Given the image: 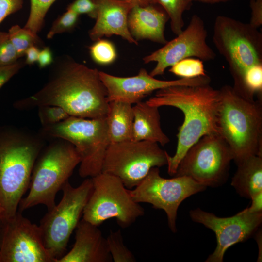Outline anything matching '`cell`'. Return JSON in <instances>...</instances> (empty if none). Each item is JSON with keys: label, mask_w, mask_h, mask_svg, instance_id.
I'll use <instances>...</instances> for the list:
<instances>
[{"label": "cell", "mask_w": 262, "mask_h": 262, "mask_svg": "<svg viewBox=\"0 0 262 262\" xmlns=\"http://www.w3.org/2000/svg\"><path fill=\"white\" fill-rule=\"evenodd\" d=\"M89 52L92 60L100 65L113 63L117 58V51L114 44L110 41L99 39L89 47Z\"/></svg>", "instance_id": "cell-27"}, {"label": "cell", "mask_w": 262, "mask_h": 262, "mask_svg": "<svg viewBox=\"0 0 262 262\" xmlns=\"http://www.w3.org/2000/svg\"><path fill=\"white\" fill-rule=\"evenodd\" d=\"M233 160L230 149L219 134L200 138L187 150L174 176H187L212 188L226 183Z\"/></svg>", "instance_id": "cell-11"}, {"label": "cell", "mask_w": 262, "mask_h": 262, "mask_svg": "<svg viewBox=\"0 0 262 262\" xmlns=\"http://www.w3.org/2000/svg\"><path fill=\"white\" fill-rule=\"evenodd\" d=\"M177 35L143 58L145 64L156 62L149 73L151 76L162 75L167 68L187 58L196 57L202 61L215 59L216 54L207 42V31L204 21L198 15H193L187 27Z\"/></svg>", "instance_id": "cell-14"}, {"label": "cell", "mask_w": 262, "mask_h": 262, "mask_svg": "<svg viewBox=\"0 0 262 262\" xmlns=\"http://www.w3.org/2000/svg\"><path fill=\"white\" fill-rule=\"evenodd\" d=\"M25 62L17 61L6 66H0V89L15 75L25 65Z\"/></svg>", "instance_id": "cell-35"}, {"label": "cell", "mask_w": 262, "mask_h": 262, "mask_svg": "<svg viewBox=\"0 0 262 262\" xmlns=\"http://www.w3.org/2000/svg\"><path fill=\"white\" fill-rule=\"evenodd\" d=\"M207 187L187 176L162 177L158 167L152 168L133 190L129 189L134 201L151 204L154 208L164 210L169 229L177 232L176 219L180 204L188 197L203 191Z\"/></svg>", "instance_id": "cell-12"}, {"label": "cell", "mask_w": 262, "mask_h": 262, "mask_svg": "<svg viewBox=\"0 0 262 262\" xmlns=\"http://www.w3.org/2000/svg\"><path fill=\"white\" fill-rule=\"evenodd\" d=\"M37 62L41 68L46 67L52 63V53L49 47H44L40 50Z\"/></svg>", "instance_id": "cell-37"}, {"label": "cell", "mask_w": 262, "mask_h": 262, "mask_svg": "<svg viewBox=\"0 0 262 262\" xmlns=\"http://www.w3.org/2000/svg\"><path fill=\"white\" fill-rule=\"evenodd\" d=\"M97 6L96 22L89 32L93 41L116 35L131 44H138L128 27V16L134 6L120 0H93Z\"/></svg>", "instance_id": "cell-17"}, {"label": "cell", "mask_w": 262, "mask_h": 262, "mask_svg": "<svg viewBox=\"0 0 262 262\" xmlns=\"http://www.w3.org/2000/svg\"><path fill=\"white\" fill-rule=\"evenodd\" d=\"M219 90V134L233 160L237 164L251 156H262V99L245 97L228 85Z\"/></svg>", "instance_id": "cell-4"}, {"label": "cell", "mask_w": 262, "mask_h": 262, "mask_svg": "<svg viewBox=\"0 0 262 262\" xmlns=\"http://www.w3.org/2000/svg\"><path fill=\"white\" fill-rule=\"evenodd\" d=\"M54 65L44 85L33 95L15 102V108L24 110L54 105L65 109L70 116L106 117L109 102L99 71L69 57H61Z\"/></svg>", "instance_id": "cell-1"}, {"label": "cell", "mask_w": 262, "mask_h": 262, "mask_svg": "<svg viewBox=\"0 0 262 262\" xmlns=\"http://www.w3.org/2000/svg\"><path fill=\"white\" fill-rule=\"evenodd\" d=\"M213 42L228 64L233 88L241 93L245 73L262 65V33L249 23L218 16L213 25Z\"/></svg>", "instance_id": "cell-6"}, {"label": "cell", "mask_w": 262, "mask_h": 262, "mask_svg": "<svg viewBox=\"0 0 262 262\" xmlns=\"http://www.w3.org/2000/svg\"><path fill=\"white\" fill-rule=\"evenodd\" d=\"M229 0H195V1L205 3H216L221 2H224Z\"/></svg>", "instance_id": "cell-42"}, {"label": "cell", "mask_w": 262, "mask_h": 262, "mask_svg": "<svg viewBox=\"0 0 262 262\" xmlns=\"http://www.w3.org/2000/svg\"><path fill=\"white\" fill-rule=\"evenodd\" d=\"M75 243L71 249L56 262H110L106 238L98 226L82 219L76 228Z\"/></svg>", "instance_id": "cell-18"}, {"label": "cell", "mask_w": 262, "mask_h": 262, "mask_svg": "<svg viewBox=\"0 0 262 262\" xmlns=\"http://www.w3.org/2000/svg\"><path fill=\"white\" fill-rule=\"evenodd\" d=\"M45 139L61 138L72 144L80 158L79 175L92 178L102 172L110 144L106 117L85 118L70 116L57 124L42 127Z\"/></svg>", "instance_id": "cell-7"}, {"label": "cell", "mask_w": 262, "mask_h": 262, "mask_svg": "<svg viewBox=\"0 0 262 262\" xmlns=\"http://www.w3.org/2000/svg\"><path fill=\"white\" fill-rule=\"evenodd\" d=\"M106 120L110 143L132 140L134 114L131 104L109 102Z\"/></svg>", "instance_id": "cell-22"}, {"label": "cell", "mask_w": 262, "mask_h": 262, "mask_svg": "<svg viewBox=\"0 0 262 262\" xmlns=\"http://www.w3.org/2000/svg\"><path fill=\"white\" fill-rule=\"evenodd\" d=\"M2 211L0 206V218H1L2 215Z\"/></svg>", "instance_id": "cell-44"}, {"label": "cell", "mask_w": 262, "mask_h": 262, "mask_svg": "<svg viewBox=\"0 0 262 262\" xmlns=\"http://www.w3.org/2000/svg\"><path fill=\"white\" fill-rule=\"evenodd\" d=\"M56 0H30L31 8L24 28L37 35L44 25L46 15Z\"/></svg>", "instance_id": "cell-26"}, {"label": "cell", "mask_w": 262, "mask_h": 262, "mask_svg": "<svg viewBox=\"0 0 262 262\" xmlns=\"http://www.w3.org/2000/svg\"><path fill=\"white\" fill-rule=\"evenodd\" d=\"M251 17L249 24L258 29L262 25V0H250Z\"/></svg>", "instance_id": "cell-36"}, {"label": "cell", "mask_w": 262, "mask_h": 262, "mask_svg": "<svg viewBox=\"0 0 262 262\" xmlns=\"http://www.w3.org/2000/svg\"><path fill=\"white\" fill-rule=\"evenodd\" d=\"M8 33L19 58L25 55L26 50L29 47L37 46L40 43L37 35L28 29L21 28L18 25L12 26Z\"/></svg>", "instance_id": "cell-24"}, {"label": "cell", "mask_w": 262, "mask_h": 262, "mask_svg": "<svg viewBox=\"0 0 262 262\" xmlns=\"http://www.w3.org/2000/svg\"><path fill=\"white\" fill-rule=\"evenodd\" d=\"M23 0H0V24L9 15L20 10Z\"/></svg>", "instance_id": "cell-34"}, {"label": "cell", "mask_w": 262, "mask_h": 262, "mask_svg": "<svg viewBox=\"0 0 262 262\" xmlns=\"http://www.w3.org/2000/svg\"><path fill=\"white\" fill-rule=\"evenodd\" d=\"M45 145L34 163L26 196L19 203L18 211L22 212L42 204L49 210L55 205L58 192L68 181L75 168L80 163L74 146L61 138Z\"/></svg>", "instance_id": "cell-5"}, {"label": "cell", "mask_w": 262, "mask_h": 262, "mask_svg": "<svg viewBox=\"0 0 262 262\" xmlns=\"http://www.w3.org/2000/svg\"><path fill=\"white\" fill-rule=\"evenodd\" d=\"M2 220L1 218H0V243H1V232H2Z\"/></svg>", "instance_id": "cell-43"}, {"label": "cell", "mask_w": 262, "mask_h": 262, "mask_svg": "<svg viewBox=\"0 0 262 262\" xmlns=\"http://www.w3.org/2000/svg\"><path fill=\"white\" fill-rule=\"evenodd\" d=\"M106 241L112 261L114 262H135L136 259L124 244L120 229L110 231Z\"/></svg>", "instance_id": "cell-25"}, {"label": "cell", "mask_w": 262, "mask_h": 262, "mask_svg": "<svg viewBox=\"0 0 262 262\" xmlns=\"http://www.w3.org/2000/svg\"><path fill=\"white\" fill-rule=\"evenodd\" d=\"M2 222L0 262H55L44 246L39 226L21 212Z\"/></svg>", "instance_id": "cell-13"}, {"label": "cell", "mask_w": 262, "mask_h": 262, "mask_svg": "<svg viewBox=\"0 0 262 262\" xmlns=\"http://www.w3.org/2000/svg\"><path fill=\"white\" fill-rule=\"evenodd\" d=\"M78 15H86L90 17L95 19L97 16V6L93 0H75L67 8Z\"/></svg>", "instance_id": "cell-33"}, {"label": "cell", "mask_w": 262, "mask_h": 262, "mask_svg": "<svg viewBox=\"0 0 262 262\" xmlns=\"http://www.w3.org/2000/svg\"><path fill=\"white\" fill-rule=\"evenodd\" d=\"M134 120L132 140L147 141L164 146L170 139L162 129L159 107L146 101H140L133 106Z\"/></svg>", "instance_id": "cell-20"}, {"label": "cell", "mask_w": 262, "mask_h": 262, "mask_svg": "<svg viewBox=\"0 0 262 262\" xmlns=\"http://www.w3.org/2000/svg\"><path fill=\"white\" fill-rule=\"evenodd\" d=\"M170 67L169 71L180 78H193L206 75L203 61L198 58H187Z\"/></svg>", "instance_id": "cell-28"}, {"label": "cell", "mask_w": 262, "mask_h": 262, "mask_svg": "<svg viewBox=\"0 0 262 262\" xmlns=\"http://www.w3.org/2000/svg\"><path fill=\"white\" fill-rule=\"evenodd\" d=\"M262 92V65L255 66L245 73L240 94L249 98L254 99L256 94L261 97Z\"/></svg>", "instance_id": "cell-29"}, {"label": "cell", "mask_w": 262, "mask_h": 262, "mask_svg": "<svg viewBox=\"0 0 262 262\" xmlns=\"http://www.w3.org/2000/svg\"><path fill=\"white\" fill-rule=\"evenodd\" d=\"M189 215L195 222L203 224L215 234L217 245L206 262H222L227 250L254 235L262 222V212L251 213L243 210L235 215L220 217L197 208Z\"/></svg>", "instance_id": "cell-15"}, {"label": "cell", "mask_w": 262, "mask_h": 262, "mask_svg": "<svg viewBox=\"0 0 262 262\" xmlns=\"http://www.w3.org/2000/svg\"><path fill=\"white\" fill-rule=\"evenodd\" d=\"M133 4L134 6H145L155 3L153 0H120Z\"/></svg>", "instance_id": "cell-41"}, {"label": "cell", "mask_w": 262, "mask_h": 262, "mask_svg": "<svg viewBox=\"0 0 262 262\" xmlns=\"http://www.w3.org/2000/svg\"><path fill=\"white\" fill-rule=\"evenodd\" d=\"M168 20L164 10L153 3L134 6L129 14L127 23L131 34L136 41L147 39L164 45L167 42L164 29Z\"/></svg>", "instance_id": "cell-19"}, {"label": "cell", "mask_w": 262, "mask_h": 262, "mask_svg": "<svg viewBox=\"0 0 262 262\" xmlns=\"http://www.w3.org/2000/svg\"><path fill=\"white\" fill-rule=\"evenodd\" d=\"M168 154L158 143L150 141L130 140L110 143L102 172L116 177L127 189H132L152 168L167 165Z\"/></svg>", "instance_id": "cell-10"}, {"label": "cell", "mask_w": 262, "mask_h": 262, "mask_svg": "<svg viewBox=\"0 0 262 262\" xmlns=\"http://www.w3.org/2000/svg\"><path fill=\"white\" fill-rule=\"evenodd\" d=\"M99 74L106 88L109 102L118 101L131 105L142 101L153 92L165 87L209 84L211 81L207 74L193 78L161 80L151 76L143 68L137 75L131 77H118L101 71H99Z\"/></svg>", "instance_id": "cell-16"}, {"label": "cell", "mask_w": 262, "mask_h": 262, "mask_svg": "<svg viewBox=\"0 0 262 262\" xmlns=\"http://www.w3.org/2000/svg\"><path fill=\"white\" fill-rule=\"evenodd\" d=\"M255 236L256 241L258 245L259 254L257 262H262V229L260 228L257 230L254 235Z\"/></svg>", "instance_id": "cell-40"}, {"label": "cell", "mask_w": 262, "mask_h": 262, "mask_svg": "<svg viewBox=\"0 0 262 262\" xmlns=\"http://www.w3.org/2000/svg\"><path fill=\"white\" fill-rule=\"evenodd\" d=\"M40 50L37 46L33 45L29 47L26 51L25 63L32 65L37 61Z\"/></svg>", "instance_id": "cell-39"}, {"label": "cell", "mask_w": 262, "mask_h": 262, "mask_svg": "<svg viewBox=\"0 0 262 262\" xmlns=\"http://www.w3.org/2000/svg\"><path fill=\"white\" fill-rule=\"evenodd\" d=\"M160 5L167 14L171 31L176 35L180 34L184 25L183 14L190 9L195 0H153Z\"/></svg>", "instance_id": "cell-23"}, {"label": "cell", "mask_w": 262, "mask_h": 262, "mask_svg": "<svg viewBox=\"0 0 262 262\" xmlns=\"http://www.w3.org/2000/svg\"><path fill=\"white\" fill-rule=\"evenodd\" d=\"M250 199L251 200L250 206L245 210L251 213L262 212V192L255 195Z\"/></svg>", "instance_id": "cell-38"}, {"label": "cell", "mask_w": 262, "mask_h": 262, "mask_svg": "<svg viewBox=\"0 0 262 262\" xmlns=\"http://www.w3.org/2000/svg\"><path fill=\"white\" fill-rule=\"evenodd\" d=\"M91 179L93 189L82 219L98 227L115 218L120 226L127 228L144 214V208L134 201L119 179L103 172Z\"/></svg>", "instance_id": "cell-9"}, {"label": "cell", "mask_w": 262, "mask_h": 262, "mask_svg": "<svg viewBox=\"0 0 262 262\" xmlns=\"http://www.w3.org/2000/svg\"><path fill=\"white\" fill-rule=\"evenodd\" d=\"M93 189L91 178L78 187L67 181L63 186V196L43 216L39 225L44 246L56 260L66 253L71 234L80 221L84 208Z\"/></svg>", "instance_id": "cell-8"}, {"label": "cell", "mask_w": 262, "mask_h": 262, "mask_svg": "<svg viewBox=\"0 0 262 262\" xmlns=\"http://www.w3.org/2000/svg\"><path fill=\"white\" fill-rule=\"evenodd\" d=\"M38 108V115L42 127L49 126L63 121L70 116L61 107L44 105Z\"/></svg>", "instance_id": "cell-30"}, {"label": "cell", "mask_w": 262, "mask_h": 262, "mask_svg": "<svg viewBox=\"0 0 262 262\" xmlns=\"http://www.w3.org/2000/svg\"><path fill=\"white\" fill-rule=\"evenodd\" d=\"M231 186L241 196L251 199L262 192V156H250L236 164Z\"/></svg>", "instance_id": "cell-21"}, {"label": "cell", "mask_w": 262, "mask_h": 262, "mask_svg": "<svg viewBox=\"0 0 262 262\" xmlns=\"http://www.w3.org/2000/svg\"><path fill=\"white\" fill-rule=\"evenodd\" d=\"M45 138L24 129L0 127V206L1 218L13 216L28 190L32 172Z\"/></svg>", "instance_id": "cell-3"}, {"label": "cell", "mask_w": 262, "mask_h": 262, "mask_svg": "<svg viewBox=\"0 0 262 262\" xmlns=\"http://www.w3.org/2000/svg\"><path fill=\"white\" fill-rule=\"evenodd\" d=\"M79 15L75 12L67 10L53 23L47 35L48 39H51L56 34L73 30L77 25Z\"/></svg>", "instance_id": "cell-31"}, {"label": "cell", "mask_w": 262, "mask_h": 262, "mask_svg": "<svg viewBox=\"0 0 262 262\" xmlns=\"http://www.w3.org/2000/svg\"><path fill=\"white\" fill-rule=\"evenodd\" d=\"M18 58L8 33L0 32V66L13 64Z\"/></svg>", "instance_id": "cell-32"}, {"label": "cell", "mask_w": 262, "mask_h": 262, "mask_svg": "<svg viewBox=\"0 0 262 262\" xmlns=\"http://www.w3.org/2000/svg\"><path fill=\"white\" fill-rule=\"evenodd\" d=\"M219 90L209 84L174 85L156 91L147 103L160 107L180 109L184 120L178 129L176 152L167 155V171L174 176L180 162L187 150L204 135L219 134L218 126Z\"/></svg>", "instance_id": "cell-2"}]
</instances>
